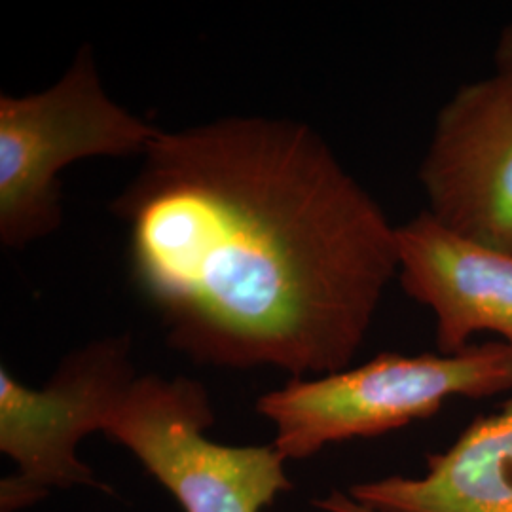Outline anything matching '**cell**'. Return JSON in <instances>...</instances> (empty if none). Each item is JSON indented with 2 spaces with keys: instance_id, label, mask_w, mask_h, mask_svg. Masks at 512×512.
<instances>
[{
  "instance_id": "6da1fadb",
  "label": "cell",
  "mask_w": 512,
  "mask_h": 512,
  "mask_svg": "<svg viewBox=\"0 0 512 512\" xmlns=\"http://www.w3.org/2000/svg\"><path fill=\"white\" fill-rule=\"evenodd\" d=\"M129 279L198 365L349 368L397 277V226L308 124L165 131L110 203Z\"/></svg>"
},
{
  "instance_id": "7a4b0ae2",
  "label": "cell",
  "mask_w": 512,
  "mask_h": 512,
  "mask_svg": "<svg viewBox=\"0 0 512 512\" xmlns=\"http://www.w3.org/2000/svg\"><path fill=\"white\" fill-rule=\"evenodd\" d=\"M512 391V348L473 344L454 355L380 353L368 363L317 378H293L256 401L274 425L287 461L325 446L378 437L435 416L450 399H486Z\"/></svg>"
},
{
  "instance_id": "3957f363",
  "label": "cell",
  "mask_w": 512,
  "mask_h": 512,
  "mask_svg": "<svg viewBox=\"0 0 512 512\" xmlns=\"http://www.w3.org/2000/svg\"><path fill=\"white\" fill-rule=\"evenodd\" d=\"M103 86L90 46L42 92L0 95V243L25 249L63 222L59 173L97 156H143L158 135Z\"/></svg>"
},
{
  "instance_id": "277c9868",
  "label": "cell",
  "mask_w": 512,
  "mask_h": 512,
  "mask_svg": "<svg viewBox=\"0 0 512 512\" xmlns=\"http://www.w3.org/2000/svg\"><path fill=\"white\" fill-rule=\"evenodd\" d=\"M215 410L207 387L141 374L105 425L184 512H262L293 488L274 444L234 446L209 439Z\"/></svg>"
},
{
  "instance_id": "5b68a950",
  "label": "cell",
  "mask_w": 512,
  "mask_h": 512,
  "mask_svg": "<svg viewBox=\"0 0 512 512\" xmlns=\"http://www.w3.org/2000/svg\"><path fill=\"white\" fill-rule=\"evenodd\" d=\"M129 334L90 342L69 353L42 387L0 368V452L16 473L0 484V511L37 505L55 488H103L76 450L105 431L112 410L139 376Z\"/></svg>"
},
{
  "instance_id": "8992f818",
  "label": "cell",
  "mask_w": 512,
  "mask_h": 512,
  "mask_svg": "<svg viewBox=\"0 0 512 512\" xmlns=\"http://www.w3.org/2000/svg\"><path fill=\"white\" fill-rule=\"evenodd\" d=\"M427 213L463 238L512 251V88L490 74L440 107L421 160Z\"/></svg>"
},
{
  "instance_id": "52a82bcc",
  "label": "cell",
  "mask_w": 512,
  "mask_h": 512,
  "mask_svg": "<svg viewBox=\"0 0 512 512\" xmlns=\"http://www.w3.org/2000/svg\"><path fill=\"white\" fill-rule=\"evenodd\" d=\"M404 293L435 317L437 349L454 355L476 334L512 348V251L463 238L427 211L397 226Z\"/></svg>"
},
{
  "instance_id": "ba28073f",
  "label": "cell",
  "mask_w": 512,
  "mask_h": 512,
  "mask_svg": "<svg viewBox=\"0 0 512 512\" xmlns=\"http://www.w3.org/2000/svg\"><path fill=\"white\" fill-rule=\"evenodd\" d=\"M348 495L372 512H512V397L431 454L425 475L359 482Z\"/></svg>"
},
{
  "instance_id": "9c48e42d",
  "label": "cell",
  "mask_w": 512,
  "mask_h": 512,
  "mask_svg": "<svg viewBox=\"0 0 512 512\" xmlns=\"http://www.w3.org/2000/svg\"><path fill=\"white\" fill-rule=\"evenodd\" d=\"M494 76L512 88V19L501 29L495 42Z\"/></svg>"
},
{
  "instance_id": "30bf717a",
  "label": "cell",
  "mask_w": 512,
  "mask_h": 512,
  "mask_svg": "<svg viewBox=\"0 0 512 512\" xmlns=\"http://www.w3.org/2000/svg\"><path fill=\"white\" fill-rule=\"evenodd\" d=\"M313 505L325 512H372L357 505L348 494H330L323 499H315Z\"/></svg>"
}]
</instances>
